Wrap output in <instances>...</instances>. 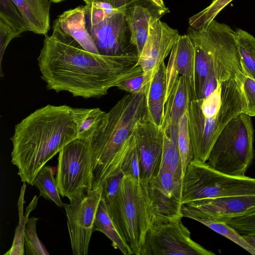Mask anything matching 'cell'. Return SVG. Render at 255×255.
I'll return each mask as SVG.
<instances>
[{"mask_svg": "<svg viewBox=\"0 0 255 255\" xmlns=\"http://www.w3.org/2000/svg\"><path fill=\"white\" fill-rule=\"evenodd\" d=\"M120 171L125 175H131L140 182L138 155L133 132L113 157L105 173L102 182Z\"/></svg>", "mask_w": 255, "mask_h": 255, "instance_id": "7402d4cb", "label": "cell"}, {"mask_svg": "<svg viewBox=\"0 0 255 255\" xmlns=\"http://www.w3.org/2000/svg\"><path fill=\"white\" fill-rule=\"evenodd\" d=\"M177 142L183 176L187 165L194 158L188 128L187 112L181 117L178 123Z\"/></svg>", "mask_w": 255, "mask_h": 255, "instance_id": "f546056e", "label": "cell"}, {"mask_svg": "<svg viewBox=\"0 0 255 255\" xmlns=\"http://www.w3.org/2000/svg\"><path fill=\"white\" fill-rule=\"evenodd\" d=\"M92 140L77 138L59 152L56 181L62 197L69 200L94 188Z\"/></svg>", "mask_w": 255, "mask_h": 255, "instance_id": "ba28073f", "label": "cell"}, {"mask_svg": "<svg viewBox=\"0 0 255 255\" xmlns=\"http://www.w3.org/2000/svg\"><path fill=\"white\" fill-rule=\"evenodd\" d=\"M102 185L64 204L74 255H87L97 209L102 198Z\"/></svg>", "mask_w": 255, "mask_h": 255, "instance_id": "7c38bea8", "label": "cell"}, {"mask_svg": "<svg viewBox=\"0 0 255 255\" xmlns=\"http://www.w3.org/2000/svg\"><path fill=\"white\" fill-rule=\"evenodd\" d=\"M138 155L140 183H145L159 171L161 162L163 131L148 116L139 121L133 131Z\"/></svg>", "mask_w": 255, "mask_h": 255, "instance_id": "4fadbf2b", "label": "cell"}, {"mask_svg": "<svg viewBox=\"0 0 255 255\" xmlns=\"http://www.w3.org/2000/svg\"><path fill=\"white\" fill-rule=\"evenodd\" d=\"M169 12L163 0H130L124 6V13L131 33V41L138 56L146 40L151 18L160 19Z\"/></svg>", "mask_w": 255, "mask_h": 255, "instance_id": "2e32d148", "label": "cell"}, {"mask_svg": "<svg viewBox=\"0 0 255 255\" xmlns=\"http://www.w3.org/2000/svg\"><path fill=\"white\" fill-rule=\"evenodd\" d=\"M225 223L242 235L255 234V212L232 219Z\"/></svg>", "mask_w": 255, "mask_h": 255, "instance_id": "e575fe53", "label": "cell"}, {"mask_svg": "<svg viewBox=\"0 0 255 255\" xmlns=\"http://www.w3.org/2000/svg\"><path fill=\"white\" fill-rule=\"evenodd\" d=\"M20 33L5 18L0 16V75L2 72L1 63L3 55L9 43L13 38L18 37Z\"/></svg>", "mask_w": 255, "mask_h": 255, "instance_id": "836d02e7", "label": "cell"}, {"mask_svg": "<svg viewBox=\"0 0 255 255\" xmlns=\"http://www.w3.org/2000/svg\"><path fill=\"white\" fill-rule=\"evenodd\" d=\"M26 22L29 31L46 35L50 29L51 0H11Z\"/></svg>", "mask_w": 255, "mask_h": 255, "instance_id": "44dd1931", "label": "cell"}, {"mask_svg": "<svg viewBox=\"0 0 255 255\" xmlns=\"http://www.w3.org/2000/svg\"><path fill=\"white\" fill-rule=\"evenodd\" d=\"M138 54L108 56L90 52L55 24L45 35L38 57L41 78L49 90L73 97L99 98L110 89L143 73Z\"/></svg>", "mask_w": 255, "mask_h": 255, "instance_id": "6da1fadb", "label": "cell"}, {"mask_svg": "<svg viewBox=\"0 0 255 255\" xmlns=\"http://www.w3.org/2000/svg\"><path fill=\"white\" fill-rule=\"evenodd\" d=\"M108 121V113L99 108H92L80 126L78 138L94 140L104 129Z\"/></svg>", "mask_w": 255, "mask_h": 255, "instance_id": "f1b7e54d", "label": "cell"}, {"mask_svg": "<svg viewBox=\"0 0 255 255\" xmlns=\"http://www.w3.org/2000/svg\"><path fill=\"white\" fill-rule=\"evenodd\" d=\"M38 218H28L24 234V247L27 255H49L45 246L38 239L36 233V223Z\"/></svg>", "mask_w": 255, "mask_h": 255, "instance_id": "1f68e13d", "label": "cell"}, {"mask_svg": "<svg viewBox=\"0 0 255 255\" xmlns=\"http://www.w3.org/2000/svg\"><path fill=\"white\" fill-rule=\"evenodd\" d=\"M63 0H51V1L53 2H59L60 1H63Z\"/></svg>", "mask_w": 255, "mask_h": 255, "instance_id": "60d3db41", "label": "cell"}, {"mask_svg": "<svg viewBox=\"0 0 255 255\" xmlns=\"http://www.w3.org/2000/svg\"><path fill=\"white\" fill-rule=\"evenodd\" d=\"M150 79L151 78L143 73L123 81L117 87L128 93L136 94L145 90Z\"/></svg>", "mask_w": 255, "mask_h": 255, "instance_id": "d590c367", "label": "cell"}, {"mask_svg": "<svg viewBox=\"0 0 255 255\" xmlns=\"http://www.w3.org/2000/svg\"><path fill=\"white\" fill-rule=\"evenodd\" d=\"M183 217L195 220L207 226L213 231L226 237L246 250L253 255H255V248L250 244L235 229L226 223L198 218L192 214L183 205L182 208Z\"/></svg>", "mask_w": 255, "mask_h": 255, "instance_id": "484cf974", "label": "cell"}, {"mask_svg": "<svg viewBox=\"0 0 255 255\" xmlns=\"http://www.w3.org/2000/svg\"><path fill=\"white\" fill-rule=\"evenodd\" d=\"M0 16L5 18L20 34L29 31L26 22L11 0H0Z\"/></svg>", "mask_w": 255, "mask_h": 255, "instance_id": "d6a6232c", "label": "cell"}, {"mask_svg": "<svg viewBox=\"0 0 255 255\" xmlns=\"http://www.w3.org/2000/svg\"><path fill=\"white\" fill-rule=\"evenodd\" d=\"M166 93V66L164 62L153 72L146 86L145 93L148 117L161 128L164 118Z\"/></svg>", "mask_w": 255, "mask_h": 255, "instance_id": "ac0fdd59", "label": "cell"}, {"mask_svg": "<svg viewBox=\"0 0 255 255\" xmlns=\"http://www.w3.org/2000/svg\"><path fill=\"white\" fill-rule=\"evenodd\" d=\"M179 36L177 29L171 28L160 18H151L147 38L138 59V64L144 74L151 77L169 55Z\"/></svg>", "mask_w": 255, "mask_h": 255, "instance_id": "5bb4252c", "label": "cell"}, {"mask_svg": "<svg viewBox=\"0 0 255 255\" xmlns=\"http://www.w3.org/2000/svg\"><path fill=\"white\" fill-rule=\"evenodd\" d=\"M180 76L186 78L195 90V51L193 43L187 35L179 36L173 46L166 66V102Z\"/></svg>", "mask_w": 255, "mask_h": 255, "instance_id": "e0dca14e", "label": "cell"}, {"mask_svg": "<svg viewBox=\"0 0 255 255\" xmlns=\"http://www.w3.org/2000/svg\"><path fill=\"white\" fill-rule=\"evenodd\" d=\"M215 255L191 238L181 219L156 224L147 229L140 255Z\"/></svg>", "mask_w": 255, "mask_h": 255, "instance_id": "8fae6325", "label": "cell"}, {"mask_svg": "<svg viewBox=\"0 0 255 255\" xmlns=\"http://www.w3.org/2000/svg\"><path fill=\"white\" fill-rule=\"evenodd\" d=\"M85 17L87 30L100 54H138L123 9H115L107 2H93L85 5Z\"/></svg>", "mask_w": 255, "mask_h": 255, "instance_id": "52a82bcc", "label": "cell"}, {"mask_svg": "<svg viewBox=\"0 0 255 255\" xmlns=\"http://www.w3.org/2000/svg\"><path fill=\"white\" fill-rule=\"evenodd\" d=\"M255 195V178L218 171L206 162L193 159L181 181L183 205L204 199L234 195Z\"/></svg>", "mask_w": 255, "mask_h": 255, "instance_id": "8992f818", "label": "cell"}, {"mask_svg": "<svg viewBox=\"0 0 255 255\" xmlns=\"http://www.w3.org/2000/svg\"><path fill=\"white\" fill-rule=\"evenodd\" d=\"M141 184L145 193L149 227L182 219L181 180L165 170Z\"/></svg>", "mask_w": 255, "mask_h": 255, "instance_id": "30bf717a", "label": "cell"}, {"mask_svg": "<svg viewBox=\"0 0 255 255\" xmlns=\"http://www.w3.org/2000/svg\"><path fill=\"white\" fill-rule=\"evenodd\" d=\"M145 90L123 96L108 113L104 129L92 141L94 188L101 185L105 173L124 142L133 132L136 124L148 116Z\"/></svg>", "mask_w": 255, "mask_h": 255, "instance_id": "3957f363", "label": "cell"}, {"mask_svg": "<svg viewBox=\"0 0 255 255\" xmlns=\"http://www.w3.org/2000/svg\"><path fill=\"white\" fill-rule=\"evenodd\" d=\"M53 24L73 37L87 51L99 54L86 28L85 6H79L64 11L58 16Z\"/></svg>", "mask_w": 255, "mask_h": 255, "instance_id": "ffe728a7", "label": "cell"}, {"mask_svg": "<svg viewBox=\"0 0 255 255\" xmlns=\"http://www.w3.org/2000/svg\"><path fill=\"white\" fill-rule=\"evenodd\" d=\"M26 184L23 183L20 190V196L17 201L19 222L15 229L13 241L10 249L4 254V255H24V234L27 220L30 212L37 205L38 198L34 196L32 200L26 207L25 215L23 213L24 197Z\"/></svg>", "mask_w": 255, "mask_h": 255, "instance_id": "d4e9b609", "label": "cell"}, {"mask_svg": "<svg viewBox=\"0 0 255 255\" xmlns=\"http://www.w3.org/2000/svg\"><path fill=\"white\" fill-rule=\"evenodd\" d=\"M102 198L112 221L132 255H140L149 227L145 193L140 182L131 175H125L117 193Z\"/></svg>", "mask_w": 255, "mask_h": 255, "instance_id": "277c9868", "label": "cell"}, {"mask_svg": "<svg viewBox=\"0 0 255 255\" xmlns=\"http://www.w3.org/2000/svg\"><path fill=\"white\" fill-rule=\"evenodd\" d=\"M86 4H90L93 2H107L108 3V0H83Z\"/></svg>", "mask_w": 255, "mask_h": 255, "instance_id": "ab89813d", "label": "cell"}, {"mask_svg": "<svg viewBox=\"0 0 255 255\" xmlns=\"http://www.w3.org/2000/svg\"><path fill=\"white\" fill-rule=\"evenodd\" d=\"M245 110L243 104L232 103L225 106L217 116L207 118L201 112L200 100H192L187 114L193 159L207 161L213 145L223 128L233 118L244 113Z\"/></svg>", "mask_w": 255, "mask_h": 255, "instance_id": "9c48e42d", "label": "cell"}, {"mask_svg": "<svg viewBox=\"0 0 255 255\" xmlns=\"http://www.w3.org/2000/svg\"><path fill=\"white\" fill-rule=\"evenodd\" d=\"M247 107L244 113L250 117H255V80L247 77L243 85Z\"/></svg>", "mask_w": 255, "mask_h": 255, "instance_id": "8d00e7d4", "label": "cell"}, {"mask_svg": "<svg viewBox=\"0 0 255 255\" xmlns=\"http://www.w3.org/2000/svg\"><path fill=\"white\" fill-rule=\"evenodd\" d=\"M193 99L194 93L190 82L186 78L180 76L166 100L162 129L178 126Z\"/></svg>", "mask_w": 255, "mask_h": 255, "instance_id": "d6986e66", "label": "cell"}, {"mask_svg": "<svg viewBox=\"0 0 255 255\" xmlns=\"http://www.w3.org/2000/svg\"><path fill=\"white\" fill-rule=\"evenodd\" d=\"M194 216L221 222L255 212V195H234L194 201L185 205Z\"/></svg>", "mask_w": 255, "mask_h": 255, "instance_id": "9a60e30c", "label": "cell"}, {"mask_svg": "<svg viewBox=\"0 0 255 255\" xmlns=\"http://www.w3.org/2000/svg\"><path fill=\"white\" fill-rule=\"evenodd\" d=\"M91 109L47 105L15 125L11 163L23 183L32 185L37 172L68 143L78 138L80 126Z\"/></svg>", "mask_w": 255, "mask_h": 255, "instance_id": "7a4b0ae2", "label": "cell"}, {"mask_svg": "<svg viewBox=\"0 0 255 255\" xmlns=\"http://www.w3.org/2000/svg\"><path fill=\"white\" fill-rule=\"evenodd\" d=\"M93 231H99L112 242V246L124 255H132L112 221L104 198H102L96 213Z\"/></svg>", "mask_w": 255, "mask_h": 255, "instance_id": "cb8c5ba5", "label": "cell"}, {"mask_svg": "<svg viewBox=\"0 0 255 255\" xmlns=\"http://www.w3.org/2000/svg\"><path fill=\"white\" fill-rule=\"evenodd\" d=\"M32 186L39 191L40 196L53 201L57 206H63L52 168L45 165L35 176Z\"/></svg>", "mask_w": 255, "mask_h": 255, "instance_id": "83f0119b", "label": "cell"}, {"mask_svg": "<svg viewBox=\"0 0 255 255\" xmlns=\"http://www.w3.org/2000/svg\"><path fill=\"white\" fill-rule=\"evenodd\" d=\"M254 130L251 117L242 113L223 128L210 151L207 163L224 174L242 177L254 157Z\"/></svg>", "mask_w": 255, "mask_h": 255, "instance_id": "5b68a950", "label": "cell"}, {"mask_svg": "<svg viewBox=\"0 0 255 255\" xmlns=\"http://www.w3.org/2000/svg\"><path fill=\"white\" fill-rule=\"evenodd\" d=\"M235 38L247 76L255 80V37L244 30L237 28Z\"/></svg>", "mask_w": 255, "mask_h": 255, "instance_id": "4316f807", "label": "cell"}, {"mask_svg": "<svg viewBox=\"0 0 255 255\" xmlns=\"http://www.w3.org/2000/svg\"><path fill=\"white\" fill-rule=\"evenodd\" d=\"M232 0H213L208 6L189 18V26L196 29L204 28Z\"/></svg>", "mask_w": 255, "mask_h": 255, "instance_id": "4dcf8cb0", "label": "cell"}, {"mask_svg": "<svg viewBox=\"0 0 255 255\" xmlns=\"http://www.w3.org/2000/svg\"><path fill=\"white\" fill-rule=\"evenodd\" d=\"M114 8L124 9V6L130 0H108Z\"/></svg>", "mask_w": 255, "mask_h": 255, "instance_id": "74e56055", "label": "cell"}, {"mask_svg": "<svg viewBox=\"0 0 255 255\" xmlns=\"http://www.w3.org/2000/svg\"><path fill=\"white\" fill-rule=\"evenodd\" d=\"M163 131V149L159 171L168 170L182 181L183 173L177 142L178 126L169 127Z\"/></svg>", "mask_w": 255, "mask_h": 255, "instance_id": "603a6c76", "label": "cell"}, {"mask_svg": "<svg viewBox=\"0 0 255 255\" xmlns=\"http://www.w3.org/2000/svg\"><path fill=\"white\" fill-rule=\"evenodd\" d=\"M242 236L246 241L255 248V234H249Z\"/></svg>", "mask_w": 255, "mask_h": 255, "instance_id": "f35d334b", "label": "cell"}]
</instances>
